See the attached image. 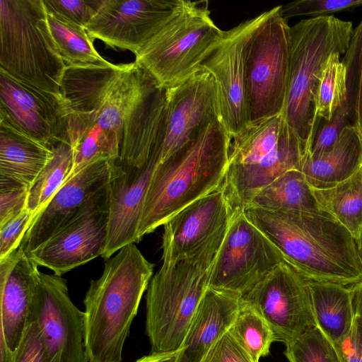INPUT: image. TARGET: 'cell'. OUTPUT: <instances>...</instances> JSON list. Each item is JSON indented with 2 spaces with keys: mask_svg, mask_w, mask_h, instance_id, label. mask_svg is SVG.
I'll return each mask as SVG.
<instances>
[{
  "mask_svg": "<svg viewBox=\"0 0 362 362\" xmlns=\"http://www.w3.org/2000/svg\"><path fill=\"white\" fill-rule=\"evenodd\" d=\"M341 54H332L325 65L315 95L317 118L329 120L346 100V69Z\"/></svg>",
  "mask_w": 362,
  "mask_h": 362,
  "instance_id": "33",
  "label": "cell"
},
{
  "mask_svg": "<svg viewBox=\"0 0 362 362\" xmlns=\"http://www.w3.org/2000/svg\"><path fill=\"white\" fill-rule=\"evenodd\" d=\"M272 9L240 23L223 35L201 69L214 78L219 119L231 139L249 124L246 90V57L249 42Z\"/></svg>",
  "mask_w": 362,
  "mask_h": 362,
  "instance_id": "13",
  "label": "cell"
},
{
  "mask_svg": "<svg viewBox=\"0 0 362 362\" xmlns=\"http://www.w3.org/2000/svg\"><path fill=\"white\" fill-rule=\"evenodd\" d=\"M38 267L21 246L0 259V337L14 354L30 322Z\"/></svg>",
  "mask_w": 362,
  "mask_h": 362,
  "instance_id": "22",
  "label": "cell"
},
{
  "mask_svg": "<svg viewBox=\"0 0 362 362\" xmlns=\"http://www.w3.org/2000/svg\"><path fill=\"white\" fill-rule=\"evenodd\" d=\"M49 28L66 66L107 65L84 27L47 11Z\"/></svg>",
  "mask_w": 362,
  "mask_h": 362,
  "instance_id": "30",
  "label": "cell"
},
{
  "mask_svg": "<svg viewBox=\"0 0 362 362\" xmlns=\"http://www.w3.org/2000/svg\"><path fill=\"white\" fill-rule=\"evenodd\" d=\"M250 207L270 211H320L312 188L297 169L286 172L261 190Z\"/></svg>",
  "mask_w": 362,
  "mask_h": 362,
  "instance_id": "28",
  "label": "cell"
},
{
  "mask_svg": "<svg viewBox=\"0 0 362 362\" xmlns=\"http://www.w3.org/2000/svg\"><path fill=\"white\" fill-rule=\"evenodd\" d=\"M110 158H100L67 180L34 218L20 245L28 255L50 238L107 182Z\"/></svg>",
  "mask_w": 362,
  "mask_h": 362,
  "instance_id": "23",
  "label": "cell"
},
{
  "mask_svg": "<svg viewBox=\"0 0 362 362\" xmlns=\"http://www.w3.org/2000/svg\"><path fill=\"white\" fill-rule=\"evenodd\" d=\"M281 6L252 36L246 57V90L249 124L283 112L288 84L291 27Z\"/></svg>",
  "mask_w": 362,
  "mask_h": 362,
  "instance_id": "10",
  "label": "cell"
},
{
  "mask_svg": "<svg viewBox=\"0 0 362 362\" xmlns=\"http://www.w3.org/2000/svg\"><path fill=\"white\" fill-rule=\"evenodd\" d=\"M353 31L351 22L333 16L303 19L291 27L289 70L282 115L299 139L305 157L317 126L315 95L323 68L332 54H345Z\"/></svg>",
  "mask_w": 362,
  "mask_h": 362,
  "instance_id": "5",
  "label": "cell"
},
{
  "mask_svg": "<svg viewBox=\"0 0 362 362\" xmlns=\"http://www.w3.org/2000/svg\"><path fill=\"white\" fill-rule=\"evenodd\" d=\"M209 267L189 262L163 264L146 296V333L151 353L178 351L208 288Z\"/></svg>",
  "mask_w": 362,
  "mask_h": 362,
  "instance_id": "9",
  "label": "cell"
},
{
  "mask_svg": "<svg viewBox=\"0 0 362 362\" xmlns=\"http://www.w3.org/2000/svg\"><path fill=\"white\" fill-rule=\"evenodd\" d=\"M241 300L239 295L207 288L179 350L177 362H201L229 329Z\"/></svg>",
  "mask_w": 362,
  "mask_h": 362,
  "instance_id": "24",
  "label": "cell"
},
{
  "mask_svg": "<svg viewBox=\"0 0 362 362\" xmlns=\"http://www.w3.org/2000/svg\"><path fill=\"white\" fill-rule=\"evenodd\" d=\"M228 333L254 362L269 353L274 334L262 317L242 298L235 318Z\"/></svg>",
  "mask_w": 362,
  "mask_h": 362,
  "instance_id": "32",
  "label": "cell"
},
{
  "mask_svg": "<svg viewBox=\"0 0 362 362\" xmlns=\"http://www.w3.org/2000/svg\"><path fill=\"white\" fill-rule=\"evenodd\" d=\"M35 216L25 208L0 226V259L20 246Z\"/></svg>",
  "mask_w": 362,
  "mask_h": 362,
  "instance_id": "39",
  "label": "cell"
},
{
  "mask_svg": "<svg viewBox=\"0 0 362 362\" xmlns=\"http://www.w3.org/2000/svg\"><path fill=\"white\" fill-rule=\"evenodd\" d=\"M216 119H219L216 85L205 69L167 89L163 119L153 148L158 163L187 145Z\"/></svg>",
  "mask_w": 362,
  "mask_h": 362,
  "instance_id": "17",
  "label": "cell"
},
{
  "mask_svg": "<svg viewBox=\"0 0 362 362\" xmlns=\"http://www.w3.org/2000/svg\"><path fill=\"white\" fill-rule=\"evenodd\" d=\"M183 0H103L86 25L90 38L136 55L177 13Z\"/></svg>",
  "mask_w": 362,
  "mask_h": 362,
  "instance_id": "18",
  "label": "cell"
},
{
  "mask_svg": "<svg viewBox=\"0 0 362 362\" xmlns=\"http://www.w3.org/2000/svg\"><path fill=\"white\" fill-rule=\"evenodd\" d=\"M312 189L320 210L332 216L356 240L362 232L361 166L352 176L332 187Z\"/></svg>",
  "mask_w": 362,
  "mask_h": 362,
  "instance_id": "29",
  "label": "cell"
},
{
  "mask_svg": "<svg viewBox=\"0 0 362 362\" xmlns=\"http://www.w3.org/2000/svg\"><path fill=\"white\" fill-rule=\"evenodd\" d=\"M0 115L33 139L49 146L66 141L62 96L39 89L0 69Z\"/></svg>",
  "mask_w": 362,
  "mask_h": 362,
  "instance_id": "20",
  "label": "cell"
},
{
  "mask_svg": "<svg viewBox=\"0 0 362 362\" xmlns=\"http://www.w3.org/2000/svg\"><path fill=\"white\" fill-rule=\"evenodd\" d=\"M248 218L308 280L353 286L362 281L356 240L324 211H270L250 207Z\"/></svg>",
  "mask_w": 362,
  "mask_h": 362,
  "instance_id": "1",
  "label": "cell"
},
{
  "mask_svg": "<svg viewBox=\"0 0 362 362\" xmlns=\"http://www.w3.org/2000/svg\"><path fill=\"white\" fill-rule=\"evenodd\" d=\"M29 188L0 186V226L26 208Z\"/></svg>",
  "mask_w": 362,
  "mask_h": 362,
  "instance_id": "42",
  "label": "cell"
},
{
  "mask_svg": "<svg viewBox=\"0 0 362 362\" xmlns=\"http://www.w3.org/2000/svg\"><path fill=\"white\" fill-rule=\"evenodd\" d=\"M308 279L286 261L243 296L285 344L315 326Z\"/></svg>",
  "mask_w": 362,
  "mask_h": 362,
  "instance_id": "15",
  "label": "cell"
},
{
  "mask_svg": "<svg viewBox=\"0 0 362 362\" xmlns=\"http://www.w3.org/2000/svg\"><path fill=\"white\" fill-rule=\"evenodd\" d=\"M15 354L8 348L2 337H0V362H13Z\"/></svg>",
  "mask_w": 362,
  "mask_h": 362,
  "instance_id": "46",
  "label": "cell"
},
{
  "mask_svg": "<svg viewBox=\"0 0 362 362\" xmlns=\"http://www.w3.org/2000/svg\"><path fill=\"white\" fill-rule=\"evenodd\" d=\"M362 165V137L352 124L342 131L334 146L317 158H305L300 170L312 189L332 187L352 176Z\"/></svg>",
  "mask_w": 362,
  "mask_h": 362,
  "instance_id": "26",
  "label": "cell"
},
{
  "mask_svg": "<svg viewBox=\"0 0 362 362\" xmlns=\"http://www.w3.org/2000/svg\"><path fill=\"white\" fill-rule=\"evenodd\" d=\"M315 325L334 344L351 330L354 310L351 287L308 280Z\"/></svg>",
  "mask_w": 362,
  "mask_h": 362,
  "instance_id": "27",
  "label": "cell"
},
{
  "mask_svg": "<svg viewBox=\"0 0 362 362\" xmlns=\"http://www.w3.org/2000/svg\"><path fill=\"white\" fill-rule=\"evenodd\" d=\"M51 148L52 158L28 189L26 209L35 217L67 180L73 168L74 151L68 141H57Z\"/></svg>",
  "mask_w": 362,
  "mask_h": 362,
  "instance_id": "31",
  "label": "cell"
},
{
  "mask_svg": "<svg viewBox=\"0 0 362 362\" xmlns=\"http://www.w3.org/2000/svg\"><path fill=\"white\" fill-rule=\"evenodd\" d=\"M65 68L49 28L43 0H0V69L21 81L62 96Z\"/></svg>",
  "mask_w": 362,
  "mask_h": 362,
  "instance_id": "7",
  "label": "cell"
},
{
  "mask_svg": "<svg viewBox=\"0 0 362 362\" xmlns=\"http://www.w3.org/2000/svg\"><path fill=\"white\" fill-rule=\"evenodd\" d=\"M356 247L360 259L362 262V232L359 237L356 240Z\"/></svg>",
  "mask_w": 362,
  "mask_h": 362,
  "instance_id": "47",
  "label": "cell"
},
{
  "mask_svg": "<svg viewBox=\"0 0 362 362\" xmlns=\"http://www.w3.org/2000/svg\"><path fill=\"white\" fill-rule=\"evenodd\" d=\"M223 33L210 16L208 1L183 0L173 18L135 55V62L163 88H171L201 69Z\"/></svg>",
  "mask_w": 362,
  "mask_h": 362,
  "instance_id": "8",
  "label": "cell"
},
{
  "mask_svg": "<svg viewBox=\"0 0 362 362\" xmlns=\"http://www.w3.org/2000/svg\"><path fill=\"white\" fill-rule=\"evenodd\" d=\"M201 362H254L227 332L209 349Z\"/></svg>",
  "mask_w": 362,
  "mask_h": 362,
  "instance_id": "41",
  "label": "cell"
},
{
  "mask_svg": "<svg viewBox=\"0 0 362 362\" xmlns=\"http://www.w3.org/2000/svg\"><path fill=\"white\" fill-rule=\"evenodd\" d=\"M361 175H362V165H361Z\"/></svg>",
  "mask_w": 362,
  "mask_h": 362,
  "instance_id": "48",
  "label": "cell"
},
{
  "mask_svg": "<svg viewBox=\"0 0 362 362\" xmlns=\"http://www.w3.org/2000/svg\"><path fill=\"white\" fill-rule=\"evenodd\" d=\"M346 69L345 105L351 124L362 137V20L354 29L351 41L341 61Z\"/></svg>",
  "mask_w": 362,
  "mask_h": 362,
  "instance_id": "34",
  "label": "cell"
},
{
  "mask_svg": "<svg viewBox=\"0 0 362 362\" xmlns=\"http://www.w3.org/2000/svg\"><path fill=\"white\" fill-rule=\"evenodd\" d=\"M304 158L303 147L282 113L250 124L231 139L219 189L233 212L245 211L277 177L300 170Z\"/></svg>",
  "mask_w": 362,
  "mask_h": 362,
  "instance_id": "4",
  "label": "cell"
},
{
  "mask_svg": "<svg viewBox=\"0 0 362 362\" xmlns=\"http://www.w3.org/2000/svg\"><path fill=\"white\" fill-rule=\"evenodd\" d=\"M284 261L276 245L247 216L234 212L208 274V288L249 293Z\"/></svg>",
  "mask_w": 362,
  "mask_h": 362,
  "instance_id": "11",
  "label": "cell"
},
{
  "mask_svg": "<svg viewBox=\"0 0 362 362\" xmlns=\"http://www.w3.org/2000/svg\"><path fill=\"white\" fill-rule=\"evenodd\" d=\"M13 362H52L37 322L30 320Z\"/></svg>",
  "mask_w": 362,
  "mask_h": 362,
  "instance_id": "40",
  "label": "cell"
},
{
  "mask_svg": "<svg viewBox=\"0 0 362 362\" xmlns=\"http://www.w3.org/2000/svg\"><path fill=\"white\" fill-rule=\"evenodd\" d=\"M154 264L134 243L107 259L83 299L88 362H121L122 351Z\"/></svg>",
  "mask_w": 362,
  "mask_h": 362,
  "instance_id": "3",
  "label": "cell"
},
{
  "mask_svg": "<svg viewBox=\"0 0 362 362\" xmlns=\"http://www.w3.org/2000/svg\"><path fill=\"white\" fill-rule=\"evenodd\" d=\"M178 351L173 353H151L135 362H177Z\"/></svg>",
  "mask_w": 362,
  "mask_h": 362,
  "instance_id": "45",
  "label": "cell"
},
{
  "mask_svg": "<svg viewBox=\"0 0 362 362\" xmlns=\"http://www.w3.org/2000/svg\"><path fill=\"white\" fill-rule=\"evenodd\" d=\"M31 320L40 327L52 362H88L84 312L71 300L62 276L40 272Z\"/></svg>",
  "mask_w": 362,
  "mask_h": 362,
  "instance_id": "16",
  "label": "cell"
},
{
  "mask_svg": "<svg viewBox=\"0 0 362 362\" xmlns=\"http://www.w3.org/2000/svg\"><path fill=\"white\" fill-rule=\"evenodd\" d=\"M52 156L50 146L0 115V185L30 188Z\"/></svg>",
  "mask_w": 362,
  "mask_h": 362,
  "instance_id": "25",
  "label": "cell"
},
{
  "mask_svg": "<svg viewBox=\"0 0 362 362\" xmlns=\"http://www.w3.org/2000/svg\"><path fill=\"white\" fill-rule=\"evenodd\" d=\"M231 139L216 119L187 145L157 164L144 202L139 240L190 204L220 189Z\"/></svg>",
  "mask_w": 362,
  "mask_h": 362,
  "instance_id": "2",
  "label": "cell"
},
{
  "mask_svg": "<svg viewBox=\"0 0 362 362\" xmlns=\"http://www.w3.org/2000/svg\"><path fill=\"white\" fill-rule=\"evenodd\" d=\"M103 0H43L46 11L82 27L92 19Z\"/></svg>",
  "mask_w": 362,
  "mask_h": 362,
  "instance_id": "38",
  "label": "cell"
},
{
  "mask_svg": "<svg viewBox=\"0 0 362 362\" xmlns=\"http://www.w3.org/2000/svg\"><path fill=\"white\" fill-rule=\"evenodd\" d=\"M140 66L130 64L66 66L61 94L66 108V140L72 147L91 126L98 125L122 142L123 119Z\"/></svg>",
  "mask_w": 362,
  "mask_h": 362,
  "instance_id": "6",
  "label": "cell"
},
{
  "mask_svg": "<svg viewBox=\"0 0 362 362\" xmlns=\"http://www.w3.org/2000/svg\"><path fill=\"white\" fill-rule=\"evenodd\" d=\"M289 362H341L333 343L316 325L286 344Z\"/></svg>",
  "mask_w": 362,
  "mask_h": 362,
  "instance_id": "35",
  "label": "cell"
},
{
  "mask_svg": "<svg viewBox=\"0 0 362 362\" xmlns=\"http://www.w3.org/2000/svg\"><path fill=\"white\" fill-rule=\"evenodd\" d=\"M233 214L220 189L180 211L163 226V263L210 268Z\"/></svg>",
  "mask_w": 362,
  "mask_h": 362,
  "instance_id": "12",
  "label": "cell"
},
{
  "mask_svg": "<svg viewBox=\"0 0 362 362\" xmlns=\"http://www.w3.org/2000/svg\"><path fill=\"white\" fill-rule=\"evenodd\" d=\"M362 5V0H299L281 6V14L288 20L296 16H331Z\"/></svg>",
  "mask_w": 362,
  "mask_h": 362,
  "instance_id": "37",
  "label": "cell"
},
{
  "mask_svg": "<svg viewBox=\"0 0 362 362\" xmlns=\"http://www.w3.org/2000/svg\"><path fill=\"white\" fill-rule=\"evenodd\" d=\"M109 217L107 182L47 241L28 254L38 266L62 276L102 256Z\"/></svg>",
  "mask_w": 362,
  "mask_h": 362,
  "instance_id": "14",
  "label": "cell"
},
{
  "mask_svg": "<svg viewBox=\"0 0 362 362\" xmlns=\"http://www.w3.org/2000/svg\"><path fill=\"white\" fill-rule=\"evenodd\" d=\"M355 322L362 326V281L351 286Z\"/></svg>",
  "mask_w": 362,
  "mask_h": 362,
  "instance_id": "44",
  "label": "cell"
},
{
  "mask_svg": "<svg viewBox=\"0 0 362 362\" xmlns=\"http://www.w3.org/2000/svg\"><path fill=\"white\" fill-rule=\"evenodd\" d=\"M349 124H351L345 104L337 109L329 120L317 118L315 132L305 158H317L330 151L343 129Z\"/></svg>",
  "mask_w": 362,
  "mask_h": 362,
  "instance_id": "36",
  "label": "cell"
},
{
  "mask_svg": "<svg viewBox=\"0 0 362 362\" xmlns=\"http://www.w3.org/2000/svg\"><path fill=\"white\" fill-rule=\"evenodd\" d=\"M334 346L341 362H362V326L354 320L349 333Z\"/></svg>",
  "mask_w": 362,
  "mask_h": 362,
  "instance_id": "43",
  "label": "cell"
},
{
  "mask_svg": "<svg viewBox=\"0 0 362 362\" xmlns=\"http://www.w3.org/2000/svg\"><path fill=\"white\" fill-rule=\"evenodd\" d=\"M166 99L167 89L140 66L124 115L121 162L141 168L148 161L163 122Z\"/></svg>",
  "mask_w": 362,
  "mask_h": 362,
  "instance_id": "21",
  "label": "cell"
},
{
  "mask_svg": "<svg viewBox=\"0 0 362 362\" xmlns=\"http://www.w3.org/2000/svg\"><path fill=\"white\" fill-rule=\"evenodd\" d=\"M107 194L109 217L104 259L127 245L139 243V227L146 194L158 163L153 151L148 161L141 168L127 165L118 158L109 160Z\"/></svg>",
  "mask_w": 362,
  "mask_h": 362,
  "instance_id": "19",
  "label": "cell"
}]
</instances>
